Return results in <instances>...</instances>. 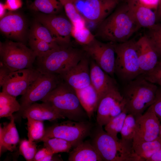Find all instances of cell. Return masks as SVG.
Segmentation results:
<instances>
[{"label":"cell","instance_id":"1","mask_svg":"<svg viewBox=\"0 0 161 161\" xmlns=\"http://www.w3.org/2000/svg\"><path fill=\"white\" fill-rule=\"evenodd\" d=\"M116 7L97 25L95 37L103 40L121 43L129 40L140 28L131 14L127 3Z\"/></svg>","mask_w":161,"mask_h":161},{"label":"cell","instance_id":"2","mask_svg":"<svg viewBox=\"0 0 161 161\" xmlns=\"http://www.w3.org/2000/svg\"><path fill=\"white\" fill-rule=\"evenodd\" d=\"M158 88L141 75L126 83L121 93L128 114L136 117L142 115L154 102Z\"/></svg>","mask_w":161,"mask_h":161},{"label":"cell","instance_id":"3","mask_svg":"<svg viewBox=\"0 0 161 161\" xmlns=\"http://www.w3.org/2000/svg\"><path fill=\"white\" fill-rule=\"evenodd\" d=\"M85 55L82 49L75 48L71 44L61 45L37 57L34 68L41 73L59 75L76 65Z\"/></svg>","mask_w":161,"mask_h":161},{"label":"cell","instance_id":"4","mask_svg":"<svg viewBox=\"0 0 161 161\" xmlns=\"http://www.w3.org/2000/svg\"><path fill=\"white\" fill-rule=\"evenodd\" d=\"M41 101L49 104L69 120L83 121L88 117L75 90L62 80Z\"/></svg>","mask_w":161,"mask_h":161},{"label":"cell","instance_id":"5","mask_svg":"<svg viewBox=\"0 0 161 161\" xmlns=\"http://www.w3.org/2000/svg\"><path fill=\"white\" fill-rule=\"evenodd\" d=\"M98 126L92 143L103 161H144L134 153L130 141L117 140Z\"/></svg>","mask_w":161,"mask_h":161},{"label":"cell","instance_id":"6","mask_svg":"<svg viewBox=\"0 0 161 161\" xmlns=\"http://www.w3.org/2000/svg\"><path fill=\"white\" fill-rule=\"evenodd\" d=\"M135 41L114 43L116 57L114 73L125 83L141 75Z\"/></svg>","mask_w":161,"mask_h":161},{"label":"cell","instance_id":"7","mask_svg":"<svg viewBox=\"0 0 161 161\" xmlns=\"http://www.w3.org/2000/svg\"><path fill=\"white\" fill-rule=\"evenodd\" d=\"M0 64L10 72L33 68L36 55L24 43L7 41L0 43Z\"/></svg>","mask_w":161,"mask_h":161},{"label":"cell","instance_id":"8","mask_svg":"<svg viewBox=\"0 0 161 161\" xmlns=\"http://www.w3.org/2000/svg\"><path fill=\"white\" fill-rule=\"evenodd\" d=\"M92 127L89 122L69 120L47 128L38 142L48 138L57 137L69 142L74 148L90 134Z\"/></svg>","mask_w":161,"mask_h":161},{"label":"cell","instance_id":"9","mask_svg":"<svg viewBox=\"0 0 161 161\" xmlns=\"http://www.w3.org/2000/svg\"><path fill=\"white\" fill-rule=\"evenodd\" d=\"M59 75L41 73L30 86L19 100L21 105L17 116L22 117L24 111L32 104L41 100L62 81Z\"/></svg>","mask_w":161,"mask_h":161},{"label":"cell","instance_id":"10","mask_svg":"<svg viewBox=\"0 0 161 161\" xmlns=\"http://www.w3.org/2000/svg\"><path fill=\"white\" fill-rule=\"evenodd\" d=\"M86 22L98 25L115 9L120 0H72Z\"/></svg>","mask_w":161,"mask_h":161},{"label":"cell","instance_id":"11","mask_svg":"<svg viewBox=\"0 0 161 161\" xmlns=\"http://www.w3.org/2000/svg\"><path fill=\"white\" fill-rule=\"evenodd\" d=\"M126 102L117 85L109 89L99 100L96 110L97 126L102 127L124 109Z\"/></svg>","mask_w":161,"mask_h":161},{"label":"cell","instance_id":"12","mask_svg":"<svg viewBox=\"0 0 161 161\" xmlns=\"http://www.w3.org/2000/svg\"><path fill=\"white\" fill-rule=\"evenodd\" d=\"M82 47L85 54L105 72L114 76L116 57L114 43L103 42L95 38Z\"/></svg>","mask_w":161,"mask_h":161},{"label":"cell","instance_id":"13","mask_svg":"<svg viewBox=\"0 0 161 161\" xmlns=\"http://www.w3.org/2000/svg\"><path fill=\"white\" fill-rule=\"evenodd\" d=\"M41 74L34 68L10 72L0 84L2 92L16 97L22 96Z\"/></svg>","mask_w":161,"mask_h":161},{"label":"cell","instance_id":"14","mask_svg":"<svg viewBox=\"0 0 161 161\" xmlns=\"http://www.w3.org/2000/svg\"><path fill=\"white\" fill-rule=\"evenodd\" d=\"M37 18L38 22L49 30L59 45L71 44L72 25L68 18L56 14L43 13L38 15Z\"/></svg>","mask_w":161,"mask_h":161},{"label":"cell","instance_id":"15","mask_svg":"<svg viewBox=\"0 0 161 161\" xmlns=\"http://www.w3.org/2000/svg\"><path fill=\"white\" fill-rule=\"evenodd\" d=\"M136 118V130L132 143L152 141L158 137L160 119L150 106L142 115Z\"/></svg>","mask_w":161,"mask_h":161},{"label":"cell","instance_id":"16","mask_svg":"<svg viewBox=\"0 0 161 161\" xmlns=\"http://www.w3.org/2000/svg\"><path fill=\"white\" fill-rule=\"evenodd\" d=\"M86 54L76 65L59 75L62 80L75 90L91 84L90 60Z\"/></svg>","mask_w":161,"mask_h":161},{"label":"cell","instance_id":"17","mask_svg":"<svg viewBox=\"0 0 161 161\" xmlns=\"http://www.w3.org/2000/svg\"><path fill=\"white\" fill-rule=\"evenodd\" d=\"M26 29L24 18L17 13L9 11L0 18V31L9 38L24 43Z\"/></svg>","mask_w":161,"mask_h":161},{"label":"cell","instance_id":"18","mask_svg":"<svg viewBox=\"0 0 161 161\" xmlns=\"http://www.w3.org/2000/svg\"><path fill=\"white\" fill-rule=\"evenodd\" d=\"M141 75L149 72L156 65L158 55L145 35L135 41Z\"/></svg>","mask_w":161,"mask_h":161},{"label":"cell","instance_id":"19","mask_svg":"<svg viewBox=\"0 0 161 161\" xmlns=\"http://www.w3.org/2000/svg\"><path fill=\"white\" fill-rule=\"evenodd\" d=\"M90 72L91 84L97 93L99 102L109 89L117 84L112 77L92 59L90 61Z\"/></svg>","mask_w":161,"mask_h":161},{"label":"cell","instance_id":"20","mask_svg":"<svg viewBox=\"0 0 161 161\" xmlns=\"http://www.w3.org/2000/svg\"><path fill=\"white\" fill-rule=\"evenodd\" d=\"M21 117L41 121H52L65 118L51 105L44 102L32 104L24 111Z\"/></svg>","mask_w":161,"mask_h":161},{"label":"cell","instance_id":"21","mask_svg":"<svg viewBox=\"0 0 161 161\" xmlns=\"http://www.w3.org/2000/svg\"><path fill=\"white\" fill-rule=\"evenodd\" d=\"M126 3L135 21L140 28L148 29L155 24L156 13L139 3L137 0H127Z\"/></svg>","mask_w":161,"mask_h":161},{"label":"cell","instance_id":"22","mask_svg":"<svg viewBox=\"0 0 161 161\" xmlns=\"http://www.w3.org/2000/svg\"><path fill=\"white\" fill-rule=\"evenodd\" d=\"M10 117L9 123L5 124L3 127L0 124V155L4 149L13 151L19 141L18 132L15 123V117L13 115Z\"/></svg>","mask_w":161,"mask_h":161},{"label":"cell","instance_id":"23","mask_svg":"<svg viewBox=\"0 0 161 161\" xmlns=\"http://www.w3.org/2000/svg\"><path fill=\"white\" fill-rule=\"evenodd\" d=\"M75 90L81 106L90 119L96 111L98 103L96 91L91 84L84 88Z\"/></svg>","mask_w":161,"mask_h":161},{"label":"cell","instance_id":"24","mask_svg":"<svg viewBox=\"0 0 161 161\" xmlns=\"http://www.w3.org/2000/svg\"><path fill=\"white\" fill-rule=\"evenodd\" d=\"M69 161H103L92 143L82 142L74 147L69 154Z\"/></svg>","mask_w":161,"mask_h":161},{"label":"cell","instance_id":"25","mask_svg":"<svg viewBox=\"0 0 161 161\" xmlns=\"http://www.w3.org/2000/svg\"><path fill=\"white\" fill-rule=\"evenodd\" d=\"M134 153L144 161H146L161 149V140L158 137L151 141L132 143Z\"/></svg>","mask_w":161,"mask_h":161},{"label":"cell","instance_id":"26","mask_svg":"<svg viewBox=\"0 0 161 161\" xmlns=\"http://www.w3.org/2000/svg\"><path fill=\"white\" fill-rule=\"evenodd\" d=\"M21 105L16 97L1 92L0 93V118L10 117L18 112Z\"/></svg>","mask_w":161,"mask_h":161},{"label":"cell","instance_id":"27","mask_svg":"<svg viewBox=\"0 0 161 161\" xmlns=\"http://www.w3.org/2000/svg\"><path fill=\"white\" fill-rule=\"evenodd\" d=\"M29 7L32 10L48 15L56 14L64 8L60 0H34Z\"/></svg>","mask_w":161,"mask_h":161},{"label":"cell","instance_id":"28","mask_svg":"<svg viewBox=\"0 0 161 161\" xmlns=\"http://www.w3.org/2000/svg\"><path fill=\"white\" fill-rule=\"evenodd\" d=\"M68 18L72 26L79 27L86 25V22L80 14L72 0H60Z\"/></svg>","mask_w":161,"mask_h":161},{"label":"cell","instance_id":"29","mask_svg":"<svg viewBox=\"0 0 161 161\" xmlns=\"http://www.w3.org/2000/svg\"><path fill=\"white\" fill-rule=\"evenodd\" d=\"M44 147L55 154L61 152H69L72 145L69 142L64 139L52 137L44 139L43 141Z\"/></svg>","mask_w":161,"mask_h":161},{"label":"cell","instance_id":"30","mask_svg":"<svg viewBox=\"0 0 161 161\" xmlns=\"http://www.w3.org/2000/svg\"><path fill=\"white\" fill-rule=\"evenodd\" d=\"M27 119L28 140L31 141L38 142L43 137L45 132L43 121L29 117Z\"/></svg>","mask_w":161,"mask_h":161},{"label":"cell","instance_id":"31","mask_svg":"<svg viewBox=\"0 0 161 161\" xmlns=\"http://www.w3.org/2000/svg\"><path fill=\"white\" fill-rule=\"evenodd\" d=\"M128 113L125 108L119 115L112 118L105 125V131L117 140L119 139L117 134L120 133Z\"/></svg>","mask_w":161,"mask_h":161},{"label":"cell","instance_id":"32","mask_svg":"<svg viewBox=\"0 0 161 161\" xmlns=\"http://www.w3.org/2000/svg\"><path fill=\"white\" fill-rule=\"evenodd\" d=\"M31 36L46 42L55 47L61 45L57 42L49 30L38 22L33 25Z\"/></svg>","mask_w":161,"mask_h":161},{"label":"cell","instance_id":"33","mask_svg":"<svg viewBox=\"0 0 161 161\" xmlns=\"http://www.w3.org/2000/svg\"><path fill=\"white\" fill-rule=\"evenodd\" d=\"M71 35L75 41L82 46L86 45L95 38L86 26L75 27L72 26Z\"/></svg>","mask_w":161,"mask_h":161},{"label":"cell","instance_id":"34","mask_svg":"<svg viewBox=\"0 0 161 161\" xmlns=\"http://www.w3.org/2000/svg\"><path fill=\"white\" fill-rule=\"evenodd\" d=\"M145 34L149 40L159 57L161 58V23L155 24L148 29Z\"/></svg>","mask_w":161,"mask_h":161},{"label":"cell","instance_id":"35","mask_svg":"<svg viewBox=\"0 0 161 161\" xmlns=\"http://www.w3.org/2000/svg\"><path fill=\"white\" fill-rule=\"evenodd\" d=\"M136 128V118L131 114H128L120 132L121 139L131 141L133 140Z\"/></svg>","mask_w":161,"mask_h":161},{"label":"cell","instance_id":"36","mask_svg":"<svg viewBox=\"0 0 161 161\" xmlns=\"http://www.w3.org/2000/svg\"><path fill=\"white\" fill-rule=\"evenodd\" d=\"M29 44L30 48L35 53L36 57L42 56L60 46H53L46 42L32 36L29 39Z\"/></svg>","mask_w":161,"mask_h":161},{"label":"cell","instance_id":"37","mask_svg":"<svg viewBox=\"0 0 161 161\" xmlns=\"http://www.w3.org/2000/svg\"><path fill=\"white\" fill-rule=\"evenodd\" d=\"M37 151L35 142L26 139L21 141L19 147V153L27 161H33Z\"/></svg>","mask_w":161,"mask_h":161},{"label":"cell","instance_id":"38","mask_svg":"<svg viewBox=\"0 0 161 161\" xmlns=\"http://www.w3.org/2000/svg\"><path fill=\"white\" fill-rule=\"evenodd\" d=\"M141 75L148 81L161 87V58L152 70Z\"/></svg>","mask_w":161,"mask_h":161},{"label":"cell","instance_id":"39","mask_svg":"<svg viewBox=\"0 0 161 161\" xmlns=\"http://www.w3.org/2000/svg\"><path fill=\"white\" fill-rule=\"evenodd\" d=\"M54 155L46 148H44L38 151L35 156L34 161H50L54 160L53 159Z\"/></svg>","mask_w":161,"mask_h":161},{"label":"cell","instance_id":"40","mask_svg":"<svg viewBox=\"0 0 161 161\" xmlns=\"http://www.w3.org/2000/svg\"><path fill=\"white\" fill-rule=\"evenodd\" d=\"M150 107L161 121V87L158 86L154 102Z\"/></svg>","mask_w":161,"mask_h":161},{"label":"cell","instance_id":"41","mask_svg":"<svg viewBox=\"0 0 161 161\" xmlns=\"http://www.w3.org/2000/svg\"><path fill=\"white\" fill-rule=\"evenodd\" d=\"M4 5L7 10L14 11L22 7V3L21 0H6Z\"/></svg>","mask_w":161,"mask_h":161},{"label":"cell","instance_id":"42","mask_svg":"<svg viewBox=\"0 0 161 161\" xmlns=\"http://www.w3.org/2000/svg\"><path fill=\"white\" fill-rule=\"evenodd\" d=\"M143 6L152 10L157 9L160 0H137Z\"/></svg>","mask_w":161,"mask_h":161},{"label":"cell","instance_id":"43","mask_svg":"<svg viewBox=\"0 0 161 161\" xmlns=\"http://www.w3.org/2000/svg\"><path fill=\"white\" fill-rule=\"evenodd\" d=\"M147 161H161V149L154 153Z\"/></svg>","mask_w":161,"mask_h":161},{"label":"cell","instance_id":"44","mask_svg":"<svg viewBox=\"0 0 161 161\" xmlns=\"http://www.w3.org/2000/svg\"><path fill=\"white\" fill-rule=\"evenodd\" d=\"M156 10V12L155 13L156 19L157 18L158 19L161 21V0H160L158 7Z\"/></svg>","mask_w":161,"mask_h":161},{"label":"cell","instance_id":"45","mask_svg":"<svg viewBox=\"0 0 161 161\" xmlns=\"http://www.w3.org/2000/svg\"><path fill=\"white\" fill-rule=\"evenodd\" d=\"M7 9L4 4L2 2L0 3V18L3 17L6 13Z\"/></svg>","mask_w":161,"mask_h":161},{"label":"cell","instance_id":"46","mask_svg":"<svg viewBox=\"0 0 161 161\" xmlns=\"http://www.w3.org/2000/svg\"><path fill=\"white\" fill-rule=\"evenodd\" d=\"M158 137L161 140V123L160 124Z\"/></svg>","mask_w":161,"mask_h":161}]
</instances>
